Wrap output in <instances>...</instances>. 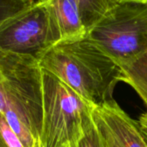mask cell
<instances>
[{"mask_svg": "<svg viewBox=\"0 0 147 147\" xmlns=\"http://www.w3.org/2000/svg\"><path fill=\"white\" fill-rule=\"evenodd\" d=\"M38 61L42 69L56 76L93 107L113 100L114 88L122 80L119 66L88 37L59 42Z\"/></svg>", "mask_w": 147, "mask_h": 147, "instance_id": "cell-1", "label": "cell"}, {"mask_svg": "<svg viewBox=\"0 0 147 147\" xmlns=\"http://www.w3.org/2000/svg\"><path fill=\"white\" fill-rule=\"evenodd\" d=\"M0 72L8 123L24 147H41L43 94L39 61L0 49Z\"/></svg>", "mask_w": 147, "mask_h": 147, "instance_id": "cell-2", "label": "cell"}, {"mask_svg": "<svg viewBox=\"0 0 147 147\" xmlns=\"http://www.w3.org/2000/svg\"><path fill=\"white\" fill-rule=\"evenodd\" d=\"M43 119L41 147H77L93 106L42 69Z\"/></svg>", "mask_w": 147, "mask_h": 147, "instance_id": "cell-3", "label": "cell"}, {"mask_svg": "<svg viewBox=\"0 0 147 147\" xmlns=\"http://www.w3.org/2000/svg\"><path fill=\"white\" fill-rule=\"evenodd\" d=\"M87 37L115 62L142 55L147 51V5L119 4Z\"/></svg>", "mask_w": 147, "mask_h": 147, "instance_id": "cell-4", "label": "cell"}, {"mask_svg": "<svg viewBox=\"0 0 147 147\" xmlns=\"http://www.w3.org/2000/svg\"><path fill=\"white\" fill-rule=\"evenodd\" d=\"M58 42L46 0L30 4L0 24V49L32 56L37 61Z\"/></svg>", "mask_w": 147, "mask_h": 147, "instance_id": "cell-5", "label": "cell"}, {"mask_svg": "<svg viewBox=\"0 0 147 147\" xmlns=\"http://www.w3.org/2000/svg\"><path fill=\"white\" fill-rule=\"evenodd\" d=\"M92 116L107 147H147L138 121L132 119L113 99L94 107Z\"/></svg>", "mask_w": 147, "mask_h": 147, "instance_id": "cell-6", "label": "cell"}, {"mask_svg": "<svg viewBox=\"0 0 147 147\" xmlns=\"http://www.w3.org/2000/svg\"><path fill=\"white\" fill-rule=\"evenodd\" d=\"M46 5L58 42L87 37L88 29L74 0H46Z\"/></svg>", "mask_w": 147, "mask_h": 147, "instance_id": "cell-7", "label": "cell"}, {"mask_svg": "<svg viewBox=\"0 0 147 147\" xmlns=\"http://www.w3.org/2000/svg\"><path fill=\"white\" fill-rule=\"evenodd\" d=\"M116 63L122 71L121 82L132 88L147 107V51L131 60Z\"/></svg>", "mask_w": 147, "mask_h": 147, "instance_id": "cell-8", "label": "cell"}, {"mask_svg": "<svg viewBox=\"0 0 147 147\" xmlns=\"http://www.w3.org/2000/svg\"><path fill=\"white\" fill-rule=\"evenodd\" d=\"M74 1L79 9L81 17L88 31H89L108 12L119 5L118 0H74Z\"/></svg>", "mask_w": 147, "mask_h": 147, "instance_id": "cell-9", "label": "cell"}, {"mask_svg": "<svg viewBox=\"0 0 147 147\" xmlns=\"http://www.w3.org/2000/svg\"><path fill=\"white\" fill-rule=\"evenodd\" d=\"M77 147H107L92 114L85 120L83 125V135L78 142Z\"/></svg>", "mask_w": 147, "mask_h": 147, "instance_id": "cell-10", "label": "cell"}, {"mask_svg": "<svg viewBox=\"0 0 147 147\" xmlns=\"http://www.w3.org/2000/svg\"><path fill=\"white\" fill-rule=\"evenodd\" d=\"M0 147H24L2 112H0Z\"/></svg>", "mask_w": 147, "mask_h": 147, "instance_id": "cell-11", "label": "cell"}, {"mask_svg": "<svg viewBox=\"0 0 147 147\" xmlns=\"http://www.w3.org/2000/svg\"><path fill=\"white\" fill-rule=\"evenodd\" d=\"M30 4L31 3L25 0H0V24L21 11Z\"/></svg>", "mask_w": 147, "mask_h": 147, "instance_id": "cell-12", "label": "cell"}, {"mask_svg": "<svg viewBox=\"0 0 147 147\" xmlns=\"http://www.w3.org/2000/svg\"><path fill=\"white\" fill-rule=\"evenodd\" d=\"M138 123H139V125H140V128L141 130L147 134V112L143 113L140 118H139V120H138Z\"/></svg>", "mask_w": 147, "mask_h": 147, "instance_id": "cell-13", "label": "cell"}, {"mask_svg": "<svg viewBox=\"0 0 147 147\" xmlns=\"http://www.w3.org/2000/svg\"><path fill=\"white\" fill-rule=\"evenodd\" d=\"M119 4L122 3H135V4H142L147 5V0H118Z\"/></svg>", "mask_w": 147, "mask_h": 147, "instance_id": "cell-14", "label": "cell"}, {"mask_svg": "<svg viewBox=\"0 0 147 147\" xmlns=\"http://www.w3.org/2000/svg\"><path fill=\"white\" fill-rule=\"evenodd\" d=\"M25 1H27L29 3H33V2H36V1H39V0H25Z\"/></svg>", "mask_w": 147, "mask_h": 147, "instance_id": "cell-15", "label": "cell"}, {"mask_svg": "<svg viewBox=\"0 0 147 147\" xmlns=\"http://www.w3.org/2000/svg\"><path fill=\"white\" fill-rule=\"evenodd\" d=\"M143 134H144V139H145V141H146V143H147V134H146V133H144V131H143Z\"/></svg>", "mask_w": 147, "mask_h": 147, "instance_id": "cell-16", "label": "cell"}]
</instances>
